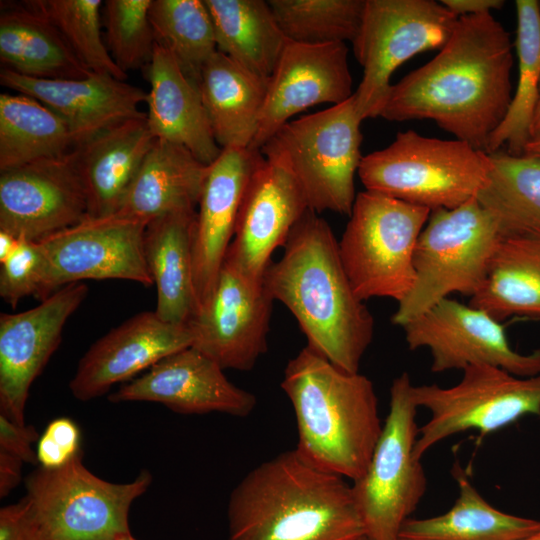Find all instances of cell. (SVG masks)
Instances as JSON below:
<instances>
[{
	"mask_svg": "<svg viewBox=\"0 0 540 540\" xmlns=\"http://www.w3.org/2000/svg\"><path fill=\"white\" fill-rule=\"evenodd\" d=\"M451 387H412L416 406L430 412L419 427L414 455L421 460L437 443L455 434L477 430L488 435L526 415L540 417V372L519 377L496 366L472 365Z\"/></svg>",
	"mask_w": 540,
	"mask_h": 540,
	"instance_id": "obj_12",
	"label": "cell"
},
{
	"mask_svg": "<svg viewBox=\"0 0 540 540\" xmlns=\"http://www.w3.org/2000/svg\"><path fill=\"white\" fill-rule=\"evenodd\" d=\"M537 134H540V89L532 119L531 138Z\"/></svg>",
	"mask_w": 540,
	"mask_h": 540,
	"instance_id": "obj_47",
	"label": "cell"
},
{
	"mask_svg": "<svg viewBox=\"0 0 540 540\" xmlns=\"http://www.w3.org/2000/svg\"><path fill=\"white\" fill-rule=\"evenodd\" d=\"M81 433L70 418L59 417L46 426L37 441V459L44 468H58L81 453Z\"/></svg>",
	"mask_w": 540,
	"mask_h": 540,
	"instance_id": "obj_41",
	"label": "cell"
},
{
	"mask_svg": "<svg viewBox=\"0 0 540 540\" xmlns=\"http://www.w3.org/2000/svg\"><path fill=\"white\" fill-rule=\"evenodd\" d=\"M46 259L38 241L19 238L15 249L0 262V296L13 308L27 296H39Z\"/></svg>",
	"mask_w": 540,
	"mask_h": 540,
	"instance_id": "obj_40",
	"label": "cell"
},
{
	"mask_svg": "<svg viewBox=\"0 0 540 540\" xmlns=\"http://www.w3.org/2000/svg\"><path fill=\"white\" fill-rule=\"evenodd\" d=\"M87 217L73 150L0 173V231L40 241Z\"/></svg>",
	"mask_w": 540,
	"mask_h": 540,
	"instance_id": "obj_18",
	"label": "cell"
},
{
	"mask_svg": "<svg viewBox=\"0 0 540 540\" xmlns=\"http://www.w3.org/2000/svg\"><path fill=\"white\" fill-rule=\"evenodd\" d=\"M268 81L218 50L205 64L198 87L213 136L221 149L251 147Z\"/></svg>",
	"mask_w": 540,
	"mask_h": 540,
	"instance_id": "obj_28",
	"label": "cell"
},
{
	"mask_svg": "<svg viewBox=\"0 0 540 540\" xmlns=\"http://www.w3.org/2000/svg\"><path fill=\"white\" fill-rule=\"evenodd\" d=\"M454 478L459 495L444 514L407 519L398 540H519L540 530V520L505 513L490 505L458 464Z\"/></svg>",
	"mask_w": 540,
	"mask_h": 540,
	"instance_id": "obj_32",
	"label": "cell"
},
{
	"mask_svg": "<svg viewBox=\"0 0 540 540\" xmlns=\"http://www.w3.org/2000/svg\"><path fill=\"white\" fill-rule=\"evenodd\" d=\"M76 147L66 122L24 94H0V172L58 158Z\"/></svg>",
	"mask_w": 540,
	"mask_h": 540,
	"instance_id": "obj_33",
	"label": "cell"
},
{
	"mask_svg": "<svg viewBox=\"0 0 540 540\" xmlns=\"http://www.w3.org/2000/svg\"><path fill=\"white\" fill-rule=\"evenodd\" d=\"M431 211L386 195H356L339 254L356 293L366 301L391 298L400 303L415 282L414 254Z\"/></svg>",
	"mask_w": 540,
	"mask_h": 540,
	"instance_id": "obj_7",
	"label": "cell"
},
{
	"mask_svg": "<svg viewBox=\"0 0 540 540\" xmlns=\"http://www.w3.org/2000/svg\"><path fill=\"white\" fill-rule=\"evenodd\" d=\"M470 305L499 322L511 316H540V232L501 238Z\"/></svg>",
	"mask_w": 540,
	"mask_h": 540,
	"instance_id": "obj_30",
	"label": "cell"
},
{
	"mask_svg": "<svg viewBox=\"0 0 540 540\" xmlns=\"http://www.w3.org/2000/svg\"><path fill=\"white\" fill-rule=\"evenodd\" d=\"M260 150L222 149L208 167L196 214L193 267L199 307L215 288ZM198 311V310H197Z\"/></svg>",
	"mask_w": 540,
	"mask_h": 540,
	"instance_id": "obj_22",
	"label": "cell"
},
{
	"mask_svg": "<svg viewBox=\"0 0 540 540\" xmlns=\"http://www.w3.org/2000/svg\"><path fill=\"white\" fill-rule=\"evenodd\" d=\"M149 15L156 43L169 51L184 75L198 86L205 64L217 51L204 0H152Z\"/></svg>",
	"mask_w": 540,
	"mask_h": 540,
	"instance_id": "obj_36",
	"label": "cell"
},
{
	"mask_svg": "<svg viewBox=\"0 0 540 540\" xmlns=\"http://www.w3.org/2000/svg\"><path fill=\"white\" fill-rule=\"evenodd\" d=\"M227 540H356L365 535L352 485L296 449L253 470L232 490Z\"/></svg>",
	"mask_w": 540,
	"mask_h": 540,
	"instance_id": "obj_3",
	"label": "cell"
},
{
	"mask_svg": "<svg viewBox=\"0 0 540 540\" xmlns=\"http://www.w3.org/2000/svg\"><path fill=\"white\" fill-rule=\"evenodd\" d=\"M273 301L264 280L224 261L214 290L188 324L191 346L224 370H251L267 351Z\"/></svg>",
	"mask_w": 540,
	"mask_h": 540,
	"instance_id": "obj_15",
	"label": "cell"
},
{
	"mask_svg": "<svg viewBox=\"0 0 540 540\" xmlns=\"http://www.w3.org/2000/svg\"><path fill=\"white\" fill-rule=\"evenodd\" d=\"M146 115L78 144L73 158L87 201V217L118 212L154 141Z\"/></svg>",
	"mask_w": 540,
	"mask_h": 540,
	"instance_id": "obj_24",
	"label": "cell"
},
{
	"mask_svg": "<svg viewBox=\"0 0 540 540\" xmlns=\"http://www.w3.org/2000/svg\"><path fill=\"white\" fill-rule=\"evenodd\" d=\"M345 43L311 45L287 41L269 78L258 131L251 149L260 150L296 114L318 104H340L352 92Z\"/></svg>",
	"mask_w": 540,
	"mask_h": 540,
	"instance_id": "obj_19",
	"label": "cell"
},
{
	"mask_svg": "<svg viewBox=\"0 0 540 540\" xmlns=\"http://www.w3.org/2000/svg\"><path fill=\"white\" fill-rule=\"evenodd\" d=\"M147 76L146 119L154 138L185 147L206 165L213 163L222 149L213 136L199 87L157 43Z\"/></svg>",
	"mask_w": 540,
	"mask_h": 540,
	"instance_id": "obj_25",
	"label": "cell"
},
{
	"mask_svg": "<svg viewBox=\"0 0 540 540\" xmlns=\"http://www.w3.org/2000/svg\"><path fill=\"white\" fill-rule=\"evenodd\" d=\"M152 0H106L103 3L106 46L117 66L127 74L147 67L156 38L150 21Z\"/></svg>",
	"mask_w": 540,
	"mask_h": 540,
	"instance_id": "obj_39",
	"label": "cell"
},
{
	"mask_svg": "<svg viewBox=\"0 0 540 540\" xmlns=\"http://www.w3.org/2000/svg\"><path fill=\"white\" fill-rule=\"evenodd\" d=\"M402 328L410 350L430 351L434 373L472 365L500 367L519 377L540 372V349L515 351L501 322L470 304L445 298Z\"/></svg>",
	"mask_w": 540,
	"mask_h": 540,
	"instance_id": "obj_14",
	"label": "cell"
},
{
	"mask_svg": "<svg viewBox=\"0 0 540 540\" xmlns=\"http://www.w3.org/2000/svg\"><path fill=\"white\" fill-rule=\"evenodd\" d=\"M0 540H45L25 497L0 509Z\"/></svg>",
	"mask_w": 540,
	"mask_h": 540,
	"instance_id": "obj_42",
	"label": "cell"
},
{
	"mask_svg": "<svg viewBox=\"0 0 540 540\" xmlns=\"http://www.w3.org/2000/svg\"><path fill=\"white\" fill-rule=\"evenodd\" d=\"M146 225L117 214L86 217L38 241L46 259L38 299L85 279H124L152 286L143 247Z\"/></svg>",
	"mask_w": 540,
	"mask_h": 540,
	"instance_id": "obj_13",
	"label": "cell"
},
{
	"mask_svg": "<svg viewBox=\"0 0 540 540\" xmlns=\"http://www.w3.org/2000/svg\"><path fill=\"white\" fill-rule=\"evenodd\" d=\"M116 540H137V539L134 538L131 533H129V534H126V535H123V536L119 537Z\"/></svg>",
	"mask_w": 540,
	"mask_h": 540,
	"instance_id": "obj_49",
	"label": "cell"
},
{
	"mask_svg": "<svg viewBox=\"0 0 540 540\" xmlns=\"http://www.w3.org/2000/svg\"><path fill=\"white\" fill-rule=\"evenodd\" d=\"M512 46L491 12L459 17L439 53L392 84L379 117L430 119L487 153L513 96Z\"/></svg>",
	"mask_w": 540,
	"mask_h": 540,
	"instance_id": "obj_1",
	"label": "cell"
},
{
	"mask_svg": "<svg viewBox=\"0 0 540 540\" xmlns=\"http://www.w3.org/2000/svg\"><path fill=\"white\" fill-rule=\"evenodd\" d=\"M0 83L58 114L68 125L76 146L120 123L146 115L139 106L146 103L147 92L107 74L49 80L2 68Z\"/></svg>",
	"mask_w": 540,
	"mask_h": 540,
	"instance_id": "obj_23",
	"label": "cell"
},
{
	"mask_svg": "<svg viewBox=\"0 0 540 540\" xmlns=\"http://www.w3.org/2000/svg\"><path fill=\"white\" fill-rule=\"evenodd\" d=\"M519 540H540V530Z\"/></svg>",
	"mask_w": 540,
	"mask_h": 540,
	"instance_id": "obj_48",
	"label": "cell"
},
{
	"mask_svg": "<svg viewBox=\"0 0 540 540\" xmlns=\"http://www.w3.org/2000/svg\"><path fill=\"white\" fill-rule=\"evenodd\" d=\"M283 247L264 275L269 294L294 315L308 346L344 371L359 372L374 317L349 281L330 225L308 209Z\"/></svg>",
	"mask_w": 540,
	"mask_h": 540,
	"instance_id": "obj_2",
	"label": "cell"
},
{
	"mask_svg": "<svg viewBox=\"0 0 540 540\" xmlns=\"http://www.w3.org/2000/svg\"><path fill=\"white\" fill-rule=\"evenodd\" d=\"M217 50L252 74L269 80L287 43L268 1L204 0Z\"/></svg>",
	"mask_w": 540,
	"mask_h": 540,
	"instance_id": "obj_31",
	"label": "cell"
},
{
	"mask_svg": "<svg viewBox=\"0 0 540 540\" xmlns=\"http://www.w3.org/2000/svg\"><path fill=\"white\" fill-rule=\"evenodd\" d=\"M440 2L457 17L487 13L504 5L502 0H442Z\"/></svg>",
	"mask_w": 540,
	"mask_h": 540,
	"instance_id": "obj_45",
	"label": "cell"
},
{
	"mask_svg": "<svg viewBox=\"0 0 540 540\" xmlns=\"http://www.w3.org/2000/svg\"><path fill=\"white\" fill-rule=\"evenodd\" d=\"M29 3L56 26L90 71L126 79L127 74L114 62L102 39L101 0H32Z\"/></svg>",
	"mask_w": 540,
	"mask_h": 540,
	"instance_id": "obj_38",
	"label": "cell"
},
{
	"mask_svg": "<svg viewBox=\"0 0 540 540\" xmlns=\"http://www.w3.org/2000/svg\"><path fill=\"white\" fill-rule=\"evenodd\" d=\"M192 341L188 324L166 322L155 311L138 313L90 346L69 383L70 391L80 401L95 399L166 356L190 347Z\"/></svg>",
	"mask_w": 540,
	"mask_h": 540,
	"instance_id": "obj_21",
	"label": "cell"
},
{
	"mask_svg": "<svg viewBox=\"0 0 540 540\" xmlns=\"http://www.w3.org/2000/svg\"><path fill=\"white\" fill-rule=\"evenodd\" d=\"M196 214V209H184L156 217L144 232V256L157 291L154 311L169 323L189 324L198 310L193 267Z\"/></svg>",
	"mask_w": 540,
	"mask_h": 540,
	"instance_id": "obj_26",
	"label": "cell"
},
{
	"mask_svg": "<svg viewBox=\"0 0 540 540\" xmlns=\"http://www.w3.org/2000/svg\"><path fill=\"white\" fill-rule=\"evenodd\" d=\"M281 388L295 413V449L323 470L352 482L361 478L383 428L372 381L306 345L288 361Z\"/></svg>",
	"mask_w": 540,
	"mask_h": 540,
	"instance_id": "obj_4",
	"label": "cell"
},
{
	"mask_svg": "<svg viewBox=\"0 0 540 540\" xmlns=\"http://www.w3.org/2000/svg\"><path fill=\"white\" fill-rule=\"evenodd\" d=\"M87 294L86 285L71 283L31 309L0 314V414L25 424L31 385L61 343L66 321Z\"/></svg>",
	"mask_w": 540,
	"mask_h": 540,
	"instance_id": "obj_17",
	"label": "cell"
},
{
	"mask_svg": "<svg viewBox=\"0 0 540 540\" xmlns=\"http://www.w3.org/2000/svg\"><path fill=\"white\" fill-rule=\"evenodd\" d=\"M152 479L143 470L127 483L106 481L83 464L81 452L61 467L31 472L24 497L45 540H116L131 533L130 508Z\"/></svg>",
	"mask_w": 540,
	"mask_h": 540,
	"instance_id": "obj_8",
	"label": "cell"
},
{
	"mask_svg": "<svg viewBox=\"0 0 540 540\" xmlns=\"http://www.w3.org/2000/svg\"><path fill=\"white\" fill-rule=\"evenodd\" d=\"M24 462L0 450V497L4 498L14 490L21 481Z\"/></svg>",
	"mask_w": 540,
	"mask_h": 540,
	"instance_id": "obj_44",
	"label": "cell"
},
{
	"mask_svg": "<svg viewBox=\"0 0 540 540\" xmlns=\"http://www.w3.org/2000/svg\"><path fill=\"white\" fill-rule=\"evenodd\" d=\"M412 387L407 372L393 380L382 433L364 475L352 484L370 540H398L426 492V474L414 455L419 427Z\"/></svg>",
	"mask_w": 540,
	"mask_h": 540,
	"instance_id": "obj_10",
	"label": "cell"
},
{
	"mask_svg": "<svg viewBox=\"0 0 540 540\" xmlns=\"http://www.w3.org/2000/svg\"><path fill=\"white\" fill-rule=\"evenodd\" d=\"M489 156L488 179L476 198L501 236L540 232V158L501 150Z\"/></svg>",
	"mask_w": 540,
	"mask_h": 540,
	"instance_id": "obj_34",
	"label": "cell"
},
{
	"mask_svg": "<svg viewBox=\"0 0 540 540\" xmlns=\"http://www.w3.org/2000/svg\"><path fill=\"white\" fill-rule=\"evenodd\" d=\"M458 19L434 0H365L352 41L355 58L363 68L354 92L362 120L379 117L393 72L419 53L441 49Z\"/></svg>",
	"mask_w": 540,
	"mask_h": 540,
	"instance_id": "obj_11",
	"label": "cell"
},
{
	"mask_svg": "<svg viewBox=\"0 0 540 540\" xmlns=\"http://www.w3.org/2000/svg\"><path fill=\"white\" fill-rule=\"evenodd\" d=\"M523 155L540 158V134L533 136L525 146Z\"/></svg>",
	"mask_w": 540,
	"mask_h": 540,
	"instance_id": "obj_46",
	"label": "cell"
},
{
	"mask_svg": "<svg viewBox=\"0 0 540 540\" xmlns=\"http://www.w3.org/2000/svg\"><path fill=\"white\" fill-rule=\"evenodd\" d=\"M260 152L224 261L254 279L264 280L273 252L284 246L309 207L285 157L274 151Z\"/></svg>",
	"mask_w": 540,
	"mask_h": 540,
	"instance_id": "obj_16",
	"label": "cell"
},
{
	"mask_svg": "<svg viewBox=\"0 0 540 540\" xmlns=\"http://www.w3.org/2000/svg\"><path fill=\"white\" fill-rule=\"evenodd\" d=\"M362 121L353 94L340 104L290 120L260 150L285 157L309 209L350 215L363 158Z\"/></svg>",
	"mask_w": 540,
	"mask_h": 540,
	"instance_id": "obj_9",
	"label": "cell"
},
{
	"mask_svg": "<svg viewBox=\"0 0 540 540\" xmlns=\"http://www.w3.org/2000/svg\"><path fill=\"white\" fill-rule=\"evenodd\" d=\"M356 540H370V539L366 535H363Z\"/></svg>",
	"mask_w": 540,
	"mask_h": 540,
	"instance_id": "obj_50",
	"label": "cell"
},
{
	"mask_svg": "<svg viewBox=\"0 0 540 540\" xmlns=\"http://www.w3.org/2000/svg\"><path fill=\"white\" fill-rule=\"evenodd\" d=\"M501 238L497 221L476 197L431 211L415 248L413 288L392 322L402 327L455 292L474 296Z\"/></svg>",
	"mask_w": 540,
	"mask_h": 540,
	"instance_id": "obj_6",
	"label": "cell"
},
{
	"mask_svg": "<svg viewBox=\"0 0 540 540\" xmlns=\"http://www.w3.org/2000/svg\"><path fill=\"white\" fill-rule=\"evenodd\" d=\"M223 370L190 346L166 356L108 399L114 403H160L180 414L250 415L257 404L255 395L230 382Z\"/></svg>",
	"mask_w": 540,
	"mask_h": 540,
	"instance_id": "obj_20",
	"label": "cell"
},
{
	"mask_svg": "<svg viewBox=\"0 0 540 540\" xmlns=\"http://www.w3.org/2000/svg\"><path fill=\"white\" fill-rule=\"evenodd\" d=\"M490 169L489 154L467 142L407 130L389 146L363 156L357 174L367 191L434 211L476 197Z\"/></svg>",
	"mask_w": 540,
	"mask_h": 540,
	"instance_id": "obj_5",
	"label": "cell"
},
{
	"mask_svg": "<svg viewBox=\"0 0 540 540\" xmlns=\"http://www.w3.org/2000/svg\"><path fill=\"white\" fill-rule=\"evenodd\" d=\"M39 435L32 425L16 423L0 414V450H3L24 463H38L37 453L32 445Z\"/></svg>",
	"mask_w": 540,
	"mask_h": 540,
	"instance_id": "obj_43",
	"label": "cell"
},
{
	"mask_svg": "<svg viewBox=\"0 0 540 540\" xmlns=\"http://www.w3.org/2000/svg\"><path fill=\"white\" fill-rule=\"evenodd\" d=\"M288 41L320 45L354 40L365 0H269Z\"/></svg>",
	"mask_w": 540,
	"mask_h": 540,
	"instance_id": "obj_37",
	"label": "cell"
},
{
	"mask_svg": "<svg viewBox=\"0 0 540 540\" xmlns=\"http://www.w3.org/2000/svg\"><path fill=\"white\" fill-rule=\"evenodd\" d=\"M208 167L185 147L155 140L116 214L148 223L196 209Z\"/></svg>",
	"mask_w": 540,
	"mask_h": 540,
	"instance_id": "obj_27",
	"label": "cell"
},
{
	"mask_svg": "<svg viewBox=\"0 0 540 540\" xmlns=\"http://www.w3.org/2000/svg\"><path fill=\"white\" fill-rule=\"evenodd\" d=\"M516 49L518 82L505 118L490 138L488 154L508 147L511 155H523L531 139V125L540 89V5L517 0Z\"/></svg>",
	"mask_w": 540,
	"mask_h": 540,
	"instance_id": "obj_35",
	"label": "cell"
},
{
	"mask_svg": "<svg viewBox=\"0 0 540 540\" xmlns=\"http://www.w3.org/2000/svg\"><path fill=\"white\" fill-rule=\"evenodd\" d=\"M0 59L3 68L37 79H82L93 73L29 1L1 10Z\"/></svg>",
	"mask_w": 540,
	"mask_h": 540,
	"instance_id": "obj_29",
	"label": "cell"
}]
</instances>
